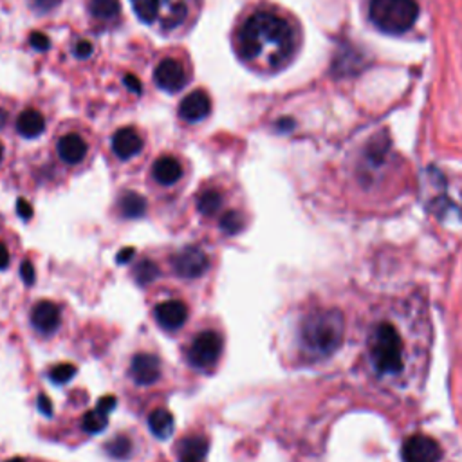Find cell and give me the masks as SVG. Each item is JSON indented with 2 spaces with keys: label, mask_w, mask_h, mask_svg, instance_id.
<instances>
[{
  "label": "cell",
  "mask_w": 462,
  "mask_h": 462,
  "mask_svg": "<svg viewBox=\"0 0 462 462\" xmlns=\"http://www.w3.org/2000/svg\"><path fill=\"white\" fill-rule=\"evenodd\" d=\"M91 15L102 21H111L120 14L118 0H91Z\"/></svg>",
  "instance_id": "cell-22"
},
{
  "label": "cell",
  "mask_w": 462,
  "mask_h": 462,
  "mask_svg": "<svg viewBox=\"0 0 462 462\" xmlns=\"http://www.w3.org/2000/svg\"><path fill=\"white\" fill-rule=\"evenodd\" d=\"M59 156L68 165H78L87 156V143L78 134H68L59 143Z\"/></svg>",
  "instance_id": "cell-16"
},
{
  "label": "cell",
  "mask_w": 462,
  "mask_h": 462,
  "mask_svg": "<svg viewBox=\"0 0 462 462\" xmlns=\"http://www.w3.org/2000/svg\"><path fill=\"white\" fill-rule=\"evenodd\" d=\"M123 82H125V86H127L132 93H136V95H140V93H141V82H140L136 77L127 75V77L123 78Z\"/></svg>",
  "instance_id": "cell-33"
},
{
  "label": "cell",
  "mask_w": 462,
  "mask_h": 462,
  "mask_svg": "<svg viewBox=\"0 0 462 462\" xmlns=\"http://www.w3.org/2000/svg\"><path fill=\"white\" fill-rule=\"evenodd\" d=\"M370 361L383 376L397 374L403 368V340L392 323L381 322L374 327L368 340Z\"/></svg>",
  "instance_id": "cell-3"
},
{
  "label": "cell",
  "mask_w": 462,
  "mask_h": 462,
  "mask_svg": "<svg viewBox=\"0 0 462 462\" xmlns=\"http://www.w3.org/2000/svg\"><path fill=\"white\" fill-rule=\"evenodd\" d=\"M210 111H212V102L204 91L190 93L179 105V116L190 123L203 122L204 118L210 116Z\"/></svg>",
  "instance_id": "cell-13"
},
{
  "label": "cell",
  "mask_w": 462,
  "mask_h": 462,
  "mask_svg": "<svg viewBox=\"0 0 462 462\" xmlns=\"http://www.w3.org/2000/svg\"><path fill=\"white\" fill-rule=\"evenodd\" d=\"M32 46L37 50V51H48L51 48V42L50 39L44 35V33H33L32 39H30Z\"/></svg>",
  "instance_id": "cell-29"
},
{
  "label": "cell",
  "mask_w": 462,
  "mask_h": 462,
  "mask_svg": "<svg viewBox=\"0 0 462 462\" xmlns=\"http://www.w3.org/2000/svg\"><path fill=\"white\" fill-rule=\"evenodd\" d=\"M174 415L165 410V408H156L150 415H149V426L150 431L158 437V439H168L174 433Z\"/></svg>",
  "instance_id": "cell-19"
},
{
  "label": "cell",
  "mask_w": 462,
  "mask_h": 462,
  "mask_svg": "<svg viewBox=\"0 0 462 462\" xmlns=\"http://www.w3.org/2000/svg\"><path fill=\"white\" fill-rule=\"evenodd\" d=\"M32 322H33L35 329L41 331L42 334H51V332H55L59 329V325L62 322L60 307L55 302L42 300V302H39L33 307Z\"/></svg>",
  "instance_id": "cell-12"
},
{
  "label": "cell",
  "mask_w": 462,
  "mask_h": 462,
  "mask_svg": "<svg viewBox=\"0 0 462 462\" xmlns=\"http://www.w3.org/2000/svg\"><path fill=\"white\" fill-rule=\"evenodd\" d=\"M172 266L179 276L186 280H194L203 276L210 269V260L206 253L201 251L199 248L186 246L179 253H176V257L172 258Z\"/></svg>",
  "instance_id": "cell-8"
},
{
  "label": "cell",
  "mask_w": 462,
  "mask_h": 462,
  "mask_svg": "<svg viewBox=\"0 0 462 462\" xmlns=\"http://www.w3.org/2000/svg\"><path fill=\"white\" fill-rule=\"evenodd\" d=\"M345 318L338 309H320L305 316L300 327L303 352L311 359L332 356L343 343Z\"/></svg>",
  "instance_id": "cell-2"
},
{
  "label": "cell",
  "mask_w": 462,
  "mask_h": 462,
  "mask_svg": "<svg viewBox=\"0 0 462 462\" xmlns=\"http://www.w3.org/2000/svg\"><path fill=\"white\" fill-rule=\"evenodd\" d=\"M44 129H46V122H44L42 114L37 111H32V109L24 111L17 122V131L28 140L41 136L44 132Z\"/></svg>",
  "instance_id": "cell-20"
},
{
  "label": "cell",
  "mask_w": 462,
  "mask_h": 462,
  "mask_svg": "<svg viewBox=\"0 0 462 462\" xmlns=\"http://www.w3.org/2000/svg\"><path fill=\"white\" fill-rule=\"evenodd\" d=\"M156 86L167 93H179L188 84V75L183 64L176 59H165L154 71Z\"/></svg>",
  "instance_id": "cell-9"
},
{
  "label": "cell",
  "mask_w": 462,
  "mask_h": 462,
  "mask_svg": "<svg viewBox=\"0 0 462 462\" xmlns=\"http://www.w3.org/2000/svg\"><path fill=\"white\" fill-rule=\"evenodd\" d=\"M75 55H77V59H89L91 55H93V46H91V42H87V41H82V42H78L77 46H75Z\"/></svg>",
  "instance_id": "cell-30"
},
{
  "label": "cell",
  "mask_w": 462,
  "mask_h": 462,
  "mask_svg": "<svg viewBox=\"0 0 462 462\" xmlns=\"http://www.w3.org/2000/svg\"><path fill=\"white\" fill-rule=\"evenodd\" d=\"M77 376V367L71 363H59L51 368L50 377L57 383V385H64L69 383L73 377Z\"/></svg>",
  "instance_id": "cell-26"
},
{
  "label": "cell",
  "mask_w": 462,
  "mask_h": 462,
  "mask_svg": "<svg viewBox=\"0 0 462 462\" xmlns=\"http://www.w3.org/2000/svg\"><path fill=\"white\" fill-rule=\"evenodd\" d=\"M10 264V251L5 242H0V271L6 269Z\"/></svg>",
  "instance_id": "cell-34"
},
{
  "label": "cell",
  "mask_w": 462,
  "mask_h": 462,
  "mask_svg": "<svg viewBox=\"0 0 462 462\" xmlns=\"http://www.w3.org/2000/svg\"><path fill=\"white\" fill-rule=\"evenodd\" d=\"M221 226H222V231L226 235H237L242 230V226H244V219H242V215L239 212L231 210V212H226L222 215Z\"/></svg>",
  "instance_id": "cell-25"
},
{
  "label": "cell",
  "mask_w": 462,
  "mask_h": 462,
  "mask_svg": "<svg viewBox=\"0 0 462 462\" xmlns=\"http://www.w3.org/2000/svg\"><path fill=\"white\" fill-rule=\"evenodd\" d=\"M3 158H5V149H3V145H0V161H3Z\"/></svg>",
  "instance_id": "cell-38"
},
{
  "label": "cell",
  "mask_w": 462,
  "mask_h": 462,
  "mask_svg": "<svg viewBox=\"0 0 462 462\" xmlns=\"http://www.w3.org/2000/svg\"><path fill=\"white\" fill-rule=\"evenodd\" d=\"M131 376L138 385H154L161 377V361L156 354L140 352L132 358Z\"/></svg>",
  "instance_id": "cell-11"
},
{
  "label": "cell",
  "mask_w": 462,
  "mask_h": 462,
  "mask_svg": "<svg viewBox=\"0 0 462 462\" xmlns=\"http://www.w3.org/2000/svg\"><path fill=\"white\" fill-rule=\"evenodd\" d=\"M120 208L123 212L125 217L129 219H138L143 217L147 212V201L143 195L136 194V192H127L122 199H120Z\"/></svg>",
  "instance_id": "cell-21"
},
{
  "label": "cell",
  "mask_w": 462,
  "mask_h": 462,
  "mask_svg": "<svg viewBox=\"0 0 462 462\" xmlns=\"http://www.w3.org/2000/svg\"><path fill=\"white\" fill-rule=\"evenodd\" d=\"M8 462H24V460H23V458H21V457H15V458H10V460H8Z\"/></svg>",
  "instance_id": "cell-37"
},
{
  "label": "cell",
  "mask_w": 462,
  "mask_h": 462,
  "mask_svg": "<svg viewBox=\"0 0 462 462\" xmlns=\"http://www.w3.org/2000/svg\"><path fill=\"white\" fill-rule=\"evenodd\" d=\"M222 206V195L217 190H206L197 199V210L203 215H213Z\"/></svg>",
  "instance_id": "cell-23"
},
{
  "label": "cell",
  "mask_w": 462,
  "mask_h": 462,
  "mask_svg": "<svg viewBox=\"0 0 462 462\" xmlns=\"http://www.w3.org/2000/svg\"><path fill=\"white\" fill-rule=\"evenodd\" d=\"M21 275H23V280H24L28 285H32V284L35 282V267H33V264H32L30 260H26V262L23 264Z\"/></svg>",
  "instance_id": "cell-31"
},
{
  "label": "cell",
  "mask_w": 462,
  "mask_h": 462,
  "mask_svg": "<svg viewBox=\"0 0 462 462\" xmlns=\"http://www.w3.org/2000/svg\"><path fill=\"white\" fill-rule=\"evenodd\" d=\"M403 462H440L442 448L440 444L422 433L410 435L401 448Z\"/></svg>",
  "instance_id": "cell-7"
},
{
  "label": "cell",
  "mask_w": 462,
  "mask_h": 462,
  "mask_svg": "<svg viewBox=\"0 0 462 462\" xmlns=\"http://www.w3.org/2000/svg\"><path fill=\"white\" fill-rule=\"evenodd\" d=\"M134 275H136L138 284H141V285H149L150 282H154V280L158 278V275H159V267H158L152 260H141V262L136 266Z\"/></svg>",
  "instance_id": "cell-24"
},
{
  "label": "cell",
  "mask_w": 462,
  "mask_h": 462,
  "mask_svg": "<svg viewBox=\"0 0 462 462\" xmlns=\"http://www.w3.org/2000/svg\"><path fill=\"white\" fill-rule=\"evenodd\" d=\"M116 408V397L114 395H105L100 399L98 406L91 412H87L82 419V426L89 433H100L105 430L109 422V413Z\"/></svg>",
  "instance_id": "cell-15"
},
{
  "label": "cell",
  "mask_w": 462,
  "mask_h": 462,
  "mask_svg": "<svg viewBox=\"0 0 462 462\" xmlns=\"http://www.w3.org/2000/svg\"><path fill=\"white\" fill-rule=\"evenodd\" d=\"M154 318L163 329L177 331L188 320V307L181 300H165L154 307Z\"/></svg>",
  "instance_id": "cell-10"
},
{
  "label": "cell",
  "mask_w": 462,
  "mask_h": 462,
  "mask_svg": "<svg viewBox=\"0 0 462 462\" xmlns=\"http://www.w3.org/2000/svg\"><path fill=\"white\" fill-rule=\"evenodd\" d=\"M132 257H134V249H132V248L122 249L120 255H118V262H120V264H122V262H129Z\"/></svg>",
  "instance_id": "cell-35"
},
{
  "label": "cell",
  "mask_w": 462,
  "mask_h": 462,
  "mask_svg": "<svg viewBox=\"0 0 462 462\" xmlns=\"http://www.w3.org/2000/svg\"><path fill=\"white\" fill-rule=\"evenodd\" d=\"M208 440L201 435L186 437L179 448V462H206Z\"/></svg>",
  "instance_id": "cell-18"
},
{
  "label": "cell",
  "mask_w": 462,
  "mask_h": 462,
  "mask_svg": "<svg viewBox=\"0 0 462 462\" xmlns=\"http://www.w3.org/2000/svg\"><path fill=\"white\" fill-rule=\"evenodd\" d=\"M107 451L111 453V457L114 458H125L131 455L132 451V442L127 437H116L114 440L109 442Z\"/></svg>",
  "instance_id": "cell-27"
},
{
  "label": "cell",
  "mask_w": 462,
  "mask_h": 462,
  "mask_svg": "<svg viewBox=\"0 0 462 462\" xmlns=\"http://www.w3.org/2000/svg\"><path fill=\"white\" fill-rule=\"evenodd\" d=\"M152 176L154 179L163 185V186H170V185H176L181 176H183V168H181V163L172 158V156H163L159 158L154 167H152Z\"/></svg>",
  "instance_id": "cell-17"
},
{
  "label": "cell",
  "mask_w": 462,
  "mask_h": 462,
  "mask_svg": "<svg viewBox=\"0 0 462 462\" xmlns=\"http://www.w3.org/2000/svg\"><path fill=\"white\" fill-rule=\"evenodd\" d=\"M143 149V140L140 132L132 127L120 129L113 138V150L120 159H131L138 156Z\"/></svg>",
  "instance_id": "cell-14"
},
{
  "label": "cell",
  "mask_w": 462,
  "mask_h": 462,
  "mask_svg": "<svg viewBox=\"0 0 462 462\" xmlns=\"http://www.w3.org/2000/svg\"><path fill=\"white\" fill-rule=\"evenodd\" d=\"M222 354V336L215 331L199 332L188 347V361L197 370H212Z\"/></svg>",
  "instance_id": "cell-6"
},
{
  "label": "cell",
  "mask_w": 462,
  "mask_h": 462,
  "mask_svg": "<svg viewBox=\"0 0 462 462\" xmlns=\"http://www.w3.org/2000/svg\"><path fill=\"white\" fill-rule=\"evenodd\" d=\"M233 42L244 64L258 71L275 73L293 60L298 50V33L285 17L260 10L240 23Z\"/></svg>",
  "instance_id": "cell-1"
},
{
  "label": "cell",
  "mask_w": 462,
  "mask_h": 462,
  "mask_svg": "<svg viewBox=\"0 0 462 462\" xmlns=\"http://www.w3.org/2000/svg\"><path fill=\"white\" fill-rule=\"evenodd\" d=\"M39 408H41L46 415H50V413H51V410H53V406H51V403L48 401V397H46V395H42V397L39 399Z\"/></svg>",
  "instance_id": "cell-36"
},
{
  "label": "cell",
  "mask_w": 462,
  "mask_h": 462,
  "mask_svg": "<svg viewBox=\"0 0 462 462\" xmlns=\"http://www.w3.org/2000/svg\"><path fill=\"white\" fill-rule=\"evenodd\" d=\"M17 210H19V215H21L24 221H30V219L33 217V208H32V204H30L28 201H24V199H21V201L17 203Z\"/></svg>",
  "instance_id": "cell-32"
},
{
  "label": "cell",
  "mask_w": 462,
  "mask_h": 462,
  "mask_svg": "<svg viewBox=\"0 0 462 462\" xmlns=\"http://www.w3.org/2000/svg\"><path fill=\"white\" fill-rule=\"evenodd\" d=\"M368 14L381 32L399 35L415 24L419 12L413 0H372Z\"/></svg>",
  "instance_id": "cell-5"
},
{
  "label": "cell",
  "mask_w": 462,
  "mask_h": 462,
  "mask_svg": "<svg viewBox=\"0 0 462 462\" xmlns=\"http://www.w3.org/2000/svg\"><path fill=\"white\" fill-rule=\"evenodd\" d=\"M132 8L145 24L172 32L186 23L192 0H132Z\"/></svg>",
  "instance_id": "cell-4"
},
{
  "label": "cell",
  "mask_w": 462,
  "mask_h": 462,
  "mask_svg": "<svg viewBox=\"0 0 462 462\" xmlns=\"http://www.w3.org/2000/svg\"><path fill=\"white\" fill-rule=\"evenodd\" d=\"M62 0H32V6L35 12L39 14H50L51 10H55Z\"/></svg>",
  "instance_id": "cell-28"
}]
</instances>
